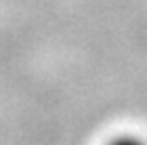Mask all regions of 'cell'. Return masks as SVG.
<instances>
[{
	"label": "cell",
	"instance_id": "cell-1",
	"mask_svg": "<svg viewBox=\"0 0 147 145\" xmlns=\"http://www.w3.org/2000/svg\"><path fill=\"white\" fill-rule=\"evenodd\" d=\"M107 145H145L141 139H137V137L132 135H124V137H116V139H111Z\"/></svg>",
	"mask_w": 147,
	"mask_h": 145
}]
</instances>
